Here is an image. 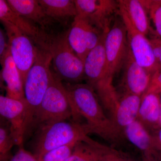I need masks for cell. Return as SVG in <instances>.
I'll return each mask as SVG.
<instances>
[{"instance_id":"cell-31","label":"cell","mask_w":161,"mask_h":161,"mask_svg":"<svg viewBox=\"0 0 161 161\" xmlns=\"http://www.w3.org/2000/svg\"><path fill=\"white\" fill-rule=\"evenodd\" d=\"M152 135L156 151H161V126Z\"/></svg>"},{"instance_id":"cell-3","label":"cell","mask_w":161,"mask_h":161,"mask_svg":"<svg viewBox=\"0 0 161 161\" xmlns=\"http://www.w3.org/2000/svg\"><path fill=\"white\" fill-rule=\"evenodd\" d=\"M70 119L80 123L64 84L52 71L48 88L35 114L30 133L43 126Z\"/></svg>"},{"instance_id":"cell-26","label":"cell","mask_w":161,"mask_h":161,"mask_svg":"<svg viewBox=\"0 0 161 161\" xmlns=\"http://www.w3.org/2000/svg\"><path fill=\"white\" fill-rule=\"evenodd\" d=\"M146 11L150 14L155 28L157 35L161 38V0L141 1Z\"/></svg>"},{"instance_id":"cell-4","label":"cell","mask_w":161,"mask_h":161,"mask_svg":"<svg viewBox=\"0 0 161 161\" xmlns=\"http://www.w3.org/2000/svg\"><path fill=\"white\" fill-rule=\"evenodd\" d=\"M52 62L50 53L38 48L36 60L26 75L24 83L26 105L25 137L30 133L35 114L48 88L52 74Z\"/></svg>"},{"instance_id":"cell-33","label":"cell","mask_w":161,"mask_h":161,"mask_svg":"<svg viewBox=\"0 0 161 161\" xmlns=\"http://www.w3.org/2000/svg\"><path fill=\"white\" fill-rule=\"evenodd\" d=\"M155 157L159 161H161V151H157Z\"/></svg>"},{"instance_id":"cell-35","label":"cell","mask_w":161,"mask_h":161,"mask_svg":"<svg viewBox=\"0 0 161 161\" xmlns=\"http://www.w3.org/2000/svg\"><path fill=\"white\" fill-rule=\"evenodd\" d=\"M160 103L161 105V94H160Z\"/></svg>"},{"instance_id":"cell-19","label":"cell","mask_w":161,"mask_h":161,"mask_svg":"<svg viewBox=\"0 0 161 161\" xmlns=\"http://www.w3.org/2000/svg\"><path fill=\"white\" fill-rule=\"evenodd\" d=\"M86 25V20L76 16L70 28L67 32L70 46L83 62L89 53Z\"/></svg>"},{"instance_id":"cell-21","label":"cell","mask_w":161,"mask_h":161,"mask_svg":"<svg viewBox=\"0 0 161 161\" xmlns=\"http://www.w3.org/2000/svg\"><path fill=\"white\" fill-rule=\"evenodd\" d=\"M46 14L53 20H61L77 16L74 1L38 0Z\"/></svg>"},{"instance_id":"cell-9","label":"cell","mask_w":161,"mask_h":161,"mask_svg":"<svg viewBox=\"0 0 161 161\" xmlns=\"http://www.w3.org/2000/svg\"><path fill=\"white\" fill-rule=\"evenodd\" d=\"M119 14L126 31L128 46L134 60L152 75L158 69V67L150 40L135 28L125 10L119 6Z\"/></svg>"},{"instance_id":"cell-24","label":"cell","mask_w":161,"mask_h":161,"mask_svg":"<svg viewBox=\"0 0 161 161\" xmlns=\"http://www.w3.org/2000/svg\"><path fill=\"white\" fill-rule=\"evenodd\" d=\"M89 140L98 151L99 161H135L114 148L100 143L90 137Z\"/></svg>"},{"instance_id":"cell-2","label":"cell","mask_w":161,"mask_h":161,"mask_svg":"<svg viewBox=\"0 0 161 161\" xmlns=\"http://www.w3.org/2000/svg\"><path fill=\"white\" fill-rule=\"evenodd\" d=\"M103 34L99 43L89 52L84 61V79L92 87L103 107L110 115L111 119L115 112L119 98L113 86V77L107 68Z\"/></svg>"},{"instance_id":"cell-22","label":"cell","mask_w":161,"mask_h":161,"mask_svg":"<svg viewBox=\"0 0 161 161\" xmlns=\"http://www.w3.org/2000/svg\"><path fill=\"white\" fill-rule=\"evenodd\" d=\"M97 150L90 143L88 136L76 144L71 154L64 161H99Z\"/></svg>"},{"instance_id":"cell-27","label":"cell","mask_w":161,"mask_h":161,"mask_svg":"<svg viewBox=\"0 0 161 161\" xmlns=\"http://www.w3.org/2000/svg\"><path fill=\"white\" fill-rule=\"evenodd\" d=\"M148 94H161V69L158 70L152 75L150 85L144 95Z\"/></svg>"},{"instance_id":"cell-7","label":"cell","mask_w":161,"mask_h":161,"mask_svg":"<svg viewBox=\"0 0 161 161\" xmlns=\"http://www.w3.org/2000/svg\"><path fill=\"white\" fill-rule=\"evenodd\" d=\"M6 32L8 46L23 80V86L29 69L36 58L38 47L28 36L9 23H2Z\"/></svg>"},{"instance_id":"cell-20","label":"cell","mask_w":161,"mask_h":161,"mask_svg":"<svg viewBox=\"0 0 161 161\" xmlns=\"http://www.w3.org/2000/svg\"><path fill=\"white\" fill-rule=\"evenodd\" d=\"M119 6L126 12L130 21L140 32L145 36L150 31L147 12L141 0H119Z\"/></svg>"},{"instance_id":"cell-16","label":"cell","mask_w":161,"mask_h":161,"mask_svg":"<svg viewBox=\"0 0 161 161\" xmlns=\"http://www.w3.org/2000/svg\"><path fill=\"white\" fill-rule=\"evenodd\" d=\"M161 119L160 95L148 94L143 95L137 119L148 131L154 132L161 126Z\"/></svg>"},{"instance_id":"cell-14","label":"cell","mask_w":161,"mask_h":161,"mask_svg":"<svg viewBox=\"0 0 161 161\" xmlns=\"http://www.w3.org/2000/svg\"><path fill=\"white\" fill-rule=\"evenodd\" d=\"M1 77L6 84L7 97L25 101L24 86L19 72L12 58L9 48L0 60Z\"/></svg>"},{"instance_id":"cell-29","label":"cell","mask_w":161,"mask_h":161,"mask_svg":"<svg viewBox=\"0 0 161 161\" xmlns=\"http://www.w3.org/2000/svg\"><path fill=\"white\" fill-rule=\"evenodd\" d=\"M149 40L158 69H161V38L157 37Z\"/></svg>"},{"instance_id":"cell-15","label":"cell","mask_w":161,"mask_h":161,"mask_svg":"<svg viewBox=\"0 0 161 161\" xmlns=\"http://www.w3.org/2000/svg\"><path fill=\"white\" fill-rule=\"evenodd\" d=\"M141 100L140 96L130 94H125L119 99L111 120L121 138L125 128L137 119Z\"/></svg>"},{"instance_id":"cell-10","label":"cell","mask_w":161,"mask_h":161,"mask_svg":"<svg viewBox=\"0 0 161 161\" xmlns=\"http://www.w3.org/2000/svg\"><path fill=\"white\" fill-rule=\"evenodd\" d=\"M104 46L108 71L114 78L122 68L129 50L126 31L120 16L105 35Z\"/></svg>"},{"instance_id":"cell-6","label":"cell","mask_w":161,"mask_h":161,"mask_svg":"<svg viewBox=\"0 0 161 161\" xmlns=\"http://www.w3.org/2000/svg\"><path fill=\"white\" fill-rule=\"evenodd\" d=\"M46 50L52 56L55 74L66 83H79L84 79V62L70 46L67 32L57 36H50Z\"/></svg>"},{"instance_id":"cell-34","label":"cell","mask_w":161,"mask_h":161,"mask_svg":"<svg viewBox=\"0 0 161 161\" xmlns=\"http://www.w3.org/2000/svg\"><path fill=\"white\" fill-rule=\"evenodd\" d=\"M2 81H3V80H2V77H1V71H0V90L2 87Z\"/></svg>"},{"instance_id":"cell-1","label":"cell","mask_w":161,"mask_h":161,"mask_svg":"<svg viewBox=\"0 0 161 161\" xmlns=\"http://www.w3.org/2000/svg\"><path fill=\"white\" fill-rule=\"evenodd\" d=\"M64 85L78 117L85 119L90 133L110 142H118L121 137L92 87L80 83Z\"/></svg>"},{"instance_id":"cell-18","label":"cell","mask_w":161,"mask_h":161,"mask_svg":"<svg viewBox=\"0 0 161 161\" xmlns=\"http://www.w3.org/2000/svg\"><path fill=\"white\" fill-rule=\"evenodd\" d=\"M123 135L143 154L155 156L152 135L140 122L136 119L124 129Z\"/></svg>"},{"instance_id":"cell-11","label":"cell","mask_w":161,"mask_h":161,"mask_svg":"<svg viewBox=\"0 0 161 161\" xmlns=\"http://www.w3.org/2000/svg\"><path fill=\"white\" fill-rule=\"evenodd\" d=\"M25 101L0 95V123L9 124L15 144L23 146L25 137Z\"/></svg>"},{"instance_id":"cell-12","label":"cell","mask_w":161,"mask_h":161,"mask_svg":"<svg viewBox=\"0 0 161 161\" xmlns=\"http://www.w3.org/2000/svg\"><path fill=\"white\" fill-rule=\"evenodd\" d=\"M122 85L125 94L142 97L149 87L152 75L136 63L129 48L122 67Z\"/></svg>"},{"instance_id":"cell-32","label":"cell","mask_w":161,"mask_h":161,"mask_svg":"<svg viewBox=\"0 0 161 161\" xmlns=\"http://www.w3.org/2000/svg\"><path fill=\"white\" fill-rule=\"evenodd\" d=\"M143 161H159L153 155L143 154Z\"/></svg>"},{"instance_id":"cell-17","label":"cell","mask_w":161,"mask_h":161,"mask_svg":"<svg viewBox=\"0 0 161 161\" xmlns=\"http://www.w3.org/2000/svg\"><path fill=\"white\" fill-rule=\"evenodd\" d=\"M6 2L14 11L33 24L39 25L41 29L46 28L53 22L37 0H7Z\"/></svg>"},{"instance_id":"cell-5","label":"cell","mask_w":161,"mask_h":161,"mask_svg":"<svg viewBox=\"0 0 161 161\" xmlns=\"http://www.w3.org/2000/svg\"><path fill=\"white\" fill-rule=\"evenodd\" d=\"M35 131L32 153L37 158L50 150L83 141L90 133L85 124L67 120L43 126Z\"/></svg>"},{"instance_id":"cell-8","label":"cell","mask_w":161,"mask_h":161,"mask_svg":"<svg viewBox=\"0 0 161 161\" xmlns=\"http://www.w3.org/2000/svg\"><path fill=\"white\" fill-rule=\"evenodd\" d=\"M77 16L86 20L103 34L111 28L113 17L119 14L118 1L75 0Z\"/></svg>"},{"instance_id":"cell-25","label":"cell","mask_w":161,"mask_h":161,"mask_svg":"<svg viewBox=\"0 0 161 161\" xmlns=\"http://www.w3.org/2000/svg\"><path fill=\"white\" fill-rule=\"evenodd\" d=\"M77 143L67 144L50 150L38 158V160L39 161H64L71 154Z\"/></svg>"},{"instance_id":"cell-28","label":"cell","mask_w":161,"mask_h":161,"mask_svg":"<svg viewBox=\"0 0 161 161\" xmlns=\"http://www.w3.org/2000/svg\"><path fill=\"white\" fill-rule=\"evenodd\" d=\"M9 161H39V160L32 153L26 150L22 146Z\"/></svg>"},{"instance_id":"cell-23","label":"cell","mask_w":161,"mask_h":161,"mask_svg":"<svg viewBox=\"0 0 161 161\" xmlns=\"http://www.w3.org/2000/svg\"><path fill=\"white\" fill-rule=\"evenodd\" d=\"M6 124H8L0 123V161H9L12 156V149L15 145L9 126H6Z\"/></svg>"},{"instance_id":"cell-30","label":"cell","mask_w":161,"mask_h":161,"mask_svg":"<svg viewBox=\"0 0 161 161\" xmlns=\"http://www.w3.org/2000/svg\"><path fill=\"white\" fill-rule=\"evenodd\" d=\"M8 41L3 30L0 27V60L8 48Z\"/></svg>"},{"instance_id":"cell-13","label":"cell","mask_w":161,"mask_h":161,"mask_svg":"<svg viewBox=\"0 0 161 161\" xmlns=\"http://www.w3.org/2000/svg\"><path fill=\"white\" fill-rule=\"evenodd\" d=\"M0 21L18 27L41 48H44L49 35L13 10L6 1L0 0Z\"/></svg>"}]
</instances>
